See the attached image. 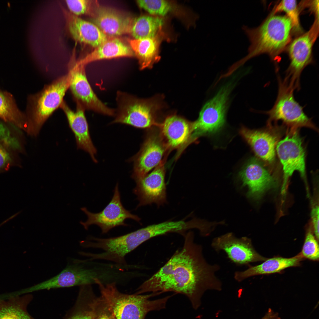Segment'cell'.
<instances>
[{
	"mask_svg": "<svg viewBox=\"0 0 319 319\" xmlns=\"http://www.w3.org/2000/svg\"><path fill=\"white\" fill-rule=\"evenodd\" d=\"M184 237L182 248L142 284L135 294L173 292L187 296L196 309L206 291L222 290V281L216 275L220 270V265L208 262L203 255L202 246L194 241L193 232L190 231Z\"/></svg>",
	"mask_w": 319,
	"mask_h": 319,
	"instance_id": "6da1fadb",
	"label": "cell"
},
{
	"mask_svg": "<svg viewBox=\"0 0 319 319\" xmlns=\"http://www.w3.org/2000/svg\"><path fill=\"white\" fill-rule=\"evenodd\" d=\"M242 29L250 42L247 55L236 63L239 67L249 59L266 54L274 59L288 47L291 39L292 25L286 15L271 14L258 26Z\"/></svg>",
	"mask_w": 319,
	"mask_h": 319,
	"instance_id": "7a4b0ae2",
	"label": "cell"
},
{
	"mask_svg": "<svg viewBox=\"0 0 319 319\" xmlns=\"http://www.w3.org/2000/svg\"><path fill=\"white\" fill-rule=\"evenodd\" d=\"M117 283L104 284L98 279L95 284L99 287L101 296L105 300L116 319H145L149 312L165 308L169 296L151 300L150 297L158 295L161 292L141 295L128 294L120 292L116 287Z\"/></svg>",
	"mask_w": 319,
	"mask_h": 319,
	"instance_id": "3957f363",
	"label": "cell"
},
{
	"mask_svg": "<svg viewBox=\"0 0 319 319\" xmlns=\"http://www.w3.org/2000/svg\"><path fill=\"white\" fill-rule=\"evenodd\" d=\"M92 261L89 258L71 260L58 274L27 289L25 292L92 284H95L96 279L104 283L108 282L112 272L108 264Z\"/></svg>",
	"mask_w": 319,
	"mask_h": 319,
	"instance_id": "277c9868",
	"label": "cell"
},
{
	"mask_svg": "<svg viewBox=\"0 0 319 319\" xmlns=\"http://www.w3.org/2000/svg\"><path fill=\"white\" fill-rule=\"evenodd\" d=\"M70 82L68 73L45 85L40 92L29 97L27 116L30 135L37 136L45 122L60 107Z\"/></svg>",
	"mask_w": 319,
	"mask_h": 319,
	"instance_id": "5b68a950",
	"label": "cell"
},
{
	"mask_svg": "<svg viewBox=\"0 0 319 319\" xmlns=\"http://www.w3.org/2000/svg\"><path fill=\"white\" fill-rule=\"evenodd\" d=\"M115 118L112 123L124 124L141 128L158 126L156 113L160 106L154 99L139 98L127 93L118 91Z\"/></svg>",
	"mask_w": 319,
	"mask_h": 319,
	"instance_id": "8992f818",
	"label": "cell"
},
{
	"mask_svg": "<svg viewBox=\"0 0 319 319\" xmlns=\"http://www.w3.org/2000/svg\"><path fill=\"white\" fill-rule=\"evenodd\" d=\"M278 79V90L276 101L270 110L264 112L268 116V124L273 121H281L291 129L306 127L317 130L302 107L295 99L294 89L279 76Z\"/></svg>",
	"mask_w": 319,
	"mask_h": 319,
	"instance_id": "52a82bcc",
	"label": "cell"
},
{
	"mask_svg": "<svg viewBox=\"0 0 319 319\" xmlns=\"http://www.w3.org/2000/svg\"><path fill=\"white\" fill-rule=\"evenodd\" d=\"M319 18H315L310 30L294 39L288 46L290 64L284 79L295 89L300 87V77L303 69L312 62V49L318 36Z\"/></svg>",
	"mask_w": 319,
	"mask_h": 319,
	"instance_id": "ba28073f",
	"label": "cell"
},
{
	"mask_svg": "<svg viewBox=\"0 0 319 319\" xmlns=\"http://www.w3.org/2000/svg\"><path fill=\"white\" fill-rule=\"evenodd\" d=\"M232 88L231 83L224 86L204 105L198 119L192 122L191 142H194L200 136L215 133L223 126Z\"/></svg>",
	"mask_w": 319,
	"mask_h": 319,
	"instance_id": "9c48e42d",
	"label": "cell"
},
{
	"mask_svg": "<svg viewBox=\"0 0 319 319\" xmlns=\"http://www.w3.org/2000/svg\"><path fill=\"white\" fill-rule=\"evenodd\" d=\"M85 66L77 59L74 50L68 64V73L70 80L69 88L77 104L81 105L85 110L115 115V110L103 103L92 89L86 77Z\"/></svg>",
	"mask_w": 319,
	"mask_h": 319,
	"instance_id": "30bf717a",
	"label": "cell"
},
{
	"mask_svg": "<svg viewBox=\"0 0 319 319\" xmlns=\"http://www.w3.org/2000/svg\"><path fill=\"white\" fill-rule=\"evenodd\" d=\"M285 137L276 146L277 155L282 166L283 181L281 193L285 192L289 178L295 171L305 181V154L302 140L297 129H291Z\"/></svg>",
	"mask_w": 319,
	"mask_h": 319,
	"instance_id": "8fae6325",
	"label": "cell"
},
{
	"mask_svg": "<svg viewBox=\"0 0 319 319\" xmlns=\"http://www.w3.org/2000/svg\"><path fill=\"white\" fill-rule=\"evenodd\" d=\"M87 216V219L80 223L86 230L91 225L95 224L101 229L102 234L108 232L112 228L119 226H127L125 223L127 219H131L140 223L141 219L138 216L131 214L123 206L121 198L118 184L114 189L113 197L109 203L101 211L96 213L89 211L85 207L81 208Z\"/></svg>",
	"mask_w": 319,
	"mask_h": 319,
	"instance_id": "7c38bea8",
	"label": "cell"
},
{
	"mask_svg": "<svg viewBox=\"0 0 319 319\" xmlns=\"http://www.w3.org/2000/svg\"><path fill=\"white\" fill-rule=\"evenodd\" d=\"M211 246L217 252L224 251L230 261L238 266H248L251 263L268 258L256 251L250 239L246 237L237 238L232 232L215 237Z\"/></svg>",
	"mask_w": 319,
	"mask_h": 319,
	"instance_id": "4fadbf2b",
	"label": "cell"
},
{
	"mask_svg": "<svg viewBox=\"0 0 319 319\" xmlns=\"http://www.w3.org/2000/svg\"><path fill=\"white\" fill-rule=\"evenodd\" d=\"M165 157L150 173L135 181L133 193L139 203L137 207L155 204L158 207L166 203V185L165 181Z\"/></svg>",
	"mask_w": 319,
	"mask_h": 319,
	"instance_id": "5bb4252c",
	"label": "cell"
},
{
	"mask_svg": "<svg viewBox=\"0 0 319 319\" xmlns=\"http://www.w3.org/2000/svg\"><path fill=\"white\" fill-rule=\"evenodd\" d=\"M168 150L159 132L148 133L140 150L132 159V178L136 181L148 174L159 164Z\"/></svg>",
	"mask_w": 319,
	"mask_h": 319,
	"instance_id": "9a60e30c",
	"label": "cell"
},
{
	"mask_svg": "<svg viewBox=\"0 0 319 319\" xmlns=\"http://www.w3.org/2000/svg\"><path fill=\"white\" fill-rule=\"evenodd\" d=\"M242 187H247L246 197L257 201L265 193L276 185V180L263 164L257 159L249 160L239 173Z\"/></svg>",
	"mask_w": 319,
	"mask_h": 319,
	"instance_id": "2e32d148",
	"label": "cell"
},
{
	"mask_svg": "<svg viewBox=\"0 0 319 319\" xmlns=\"http://www.w3.org/2000/svg\"><path fill=\"white\" fill-rule=\"evenodd\" d=\"M89 15L92 23L107 36L131 33L134 20L129 16L112 8L97 5Z\"/></svg>",
	"mask_w": 319,
	"mask_h": 319,
	"instance_id": "e0dca14e",
	"label": "cell"
},
{
	"mask_svg": "<svg viewBox=\"0 0 319 319\" xmlns=\"http://www.w3.org/2000/svg\"><path fill=\"white\" fill-rule=\"evenodd\" d=\"M60 107L65 114L69 126L74 135L77 149L88 153L92 160L97 163V150L90 136L84 114L85 110L80 105L77 104L76 110L73 111L64 100Z\"/></svg>",
	"mask_w": 319,
	"mask_h": 319,
	"instance_id": "ac0fdd59",
	"label": "cell"
},
{
	"mask_svg": "<svg viewBox=\"0 0 319 319\" xmlns=\"http://www.w3.org/2000/svg\"><path fill=\"white\" fill-rule=\"evenodd\" d=\"M67 28L76 41L98 47L110 37L104 33L95 25L76 16L64 8L62 9Z\"/></svg>",
	"mask_w": 319,
	"mask_h": 319,
	"instance_id": "d6986e66",
	"label": "cell"
},
{
	"mask_svg": "<svg viewBox=\"0 0 319 319\" xmlns=\"http://www.w3.org/2000/svg\"><path fill=\"white\" fill-rule=\"evenodd\" d=\"M192 122L174 115L159 123L160 133L168 150L185 147L190 137Z\"/></svg>",
	"mask_w": 319,
	"mask_h": 319,
	"instance_id": "ffe728a7",
	"label": "cell"
},
{
	"mask_svg": "<svg viewBox=\"0 0 319 319\" xmlns=\"http://www.w3.org/2000/svg\"><path fill=\"white\" fill-rule=\"evenodd\" d=\"M301 253L290 258L276 257L267 258L260 264L248 266V268L242 271L235 272L234 277L237 282H240L252 276L279 273L287 268L300 266L304 259Z\"/></svg>",
	"mask_w": 319,
	"mask_h": 319,
	"instance_id": "44dd1931",
	"label": "cell"
},
{
	"mask_svg": "<svg viewBox=\"0 0 319 319\" xmlns=\"http://www.w3.org/2000/svg\"><path fill=\"white\" fill-rule=\"evenodd\" d=\"M240 133L259 158L269 164L274 161L276 139L274 135L266 131L251 130L244 126L241 128Z\"/></svg>",
	"mask_w": 319,
	"mask_h": 319,
	"instance_id": "7402d4cb",
	"label": "cell"
},
{
	"mask_svg": "<svg viewBox=\"0 0 319 319\" xmlns=\"http://www.w3.org/2000/svg\"><path fill=\"white\" fill-rule=\"evenodd\" d=\"M165 35L162 29L152 37L128 40L131 48L138 59L140 69L151 68L160 59V46Z\"/></svg>",
	"mask_w": 319,
	"mask_h": 319,
	"instance_id": "603a6c76",
	"label": "cell"
},
{
	"mask_svg": "<svg viewBox=\"0 0 319 319\" xmlns=\"http://www.w3.org/2000/svg\"><path fill=\"white\" fill-rule=\"evenodd\" d=\"M134 54L130 46L119 39L109 37L105 42L95 48L92 52L82 59L79 62L85 65L101 59L121 57H132Z\"/></svg>",
	"mask_w": 319,
	"mask_h": 319,
	"instance_id": "cb8c5ba5",
	"label": "cell"
},
{
	"mask_svg": "<svg viewBox=\"0 0 319 319\" xmlns=\"http://www.w3.org/2000/svg\"><path fill=\"white\" fill-rule=\"evenodd\" d=\"M0 118L28 134L30 126L27 116L18 108L12 95L0 90Z\"/></svg>",
	"mask_w": 319,
	"mask_h": 319,
	"instance_id": "d4e9b609",
	"label": "cell"
},
{
	"mask_svg": "<svg viewBox=\"0 0 319 319\" xmlns=\"http://www.w3.org/2000/svg\"><path fill=\"white\" fill-rule=\"evenodd\" d=\"M33 299L30 294L0 298V319H35L28 313V305Z\"/></svg>",
	"mask_w": 319,
	"mask_h": 319,
	"instance_id": "484cf974",
	"label": "cell"
},
{
	"mask_svg": "<svg viewBox=\"0 0 319 319\" xmlns=\"http://www.w3.org/2000/svg\"><path fill=\"white\" fill-rule=\"evenodd\" d=\"M79 287L74 304L63 319H95L92 305L95 294L92 284L84 285Z\"/></svg>",
	"mask_w": 319,
	"mask_h": 319,
	"instance_id": "4316f807",
	"label": "cell"
},
{
	"mask_svg": "<svg viewBox=\"0 0 319 319\" xmlns=\"http://www.w3.org/2000/svg\"><path fill=\"white\" fill-rule=\"evenodd\" d=\"M164 21L158 16L142 15L134 19L131 34L135 39L153 37L162 29Z\"/></svg>",
	"mask_w": 319,
	"mask_h": 319,
	"instance_id": "83f0119b",
	"label": "cell"
},
{
	"mask_svg": "<svg viewBox=\"0 0 319 319\" xmlns=\"http://www.w3.org/2000/svg\"><path fill=\"white\" fill-rule=\"evenodd\" d=\"M139 6L153 15L164 16L176 11L177 5L167 0H137Z\"/></svg>",
	"mask_w": 319,
	"mask_h": 319,
	"instance_id": "f1b7e54d",
	"label": "cell"
},
{
	"mask_svg": "<svg viewBox=\"0 0 319 319\" xmlns=\"http://www.w3.org/2000/svg\"><path fill=\"white\" fill-rule=\"evenodd\" d=\"M283 11L291 21L292 32L295 34L301 35L302 32L299 19V9L296 0H282L279 3L271 13L275 14L277 12Z\"/></svg>",
	"mask_w": 319,
	"mask_h": 319,
	"instance_id": "f546056e",
	"label": "cell"
},
{
	"mask_svg": "<svg viewBox=\"0 0 319 319\" xmlns=\"http://www.w3.org/2000/svg\"><path fill=\"white\" fill-rule=\"evenodd\" d=\"M318 241L310 230L307 232L300 252L304 258L317 261H319Z\"/></svg>",
	"mask_w": 319,
	"mask_h": 319,
	"instance_id": "4dcf8cb0",
	"label": "cell"
},
{
	"mask_svg": "<svg viewBox=\"0 0 319 319\" xmlns=\"http://www.w3.org/2000/svg\"><path fill=\"white\" fill-rule=\"evenodd\" d=\"M0 141L10 150L22 152V146L9 128L0 121Z\"/></svg>",
	"mask_w": 319,
	"mask_h": 319,
	"instance_id": "1f68e13d",
	"label": "cell"
},
{
	"mask_svg": "<svg viewBox=\"0 0 319 319\" xmlns=\"http://www.w3.org/2000/svg\"><path fill=\"white\" fill-rule=\"evenodd\" d=\"M92 305L95 319H116L107 304L101 296L96 297L94 295Z\"/></svg>",
	"mask_w": 319,
	"mask_h": 319,
	"instance_id": "d6a6232c",
	"label": "cell"
},
{
	"mask_svg": "<svg viewBox=\"0 0 319 319\" xmlns=\"http://www.w3.org/2000/svg\"><path fill=\"white\" fill-rule=\"evenodd\" d=\"M65 1L69 11L78 16L84 14L89 15L93 7L92 1L90 0H67Z\"/></svg>",
	"mask_w": 319,
	"mask_h": 319,
	"instance_id": "836d02e7",
	"label": "cell"
},
{
	"mask_svg": "<svg viewBox=\"0 0 319 319\" xmlns=\"http://www.w3.org/2000/svg\"><path fill=\"white\" fill-rule=\"evenodd\" d=\"M10 150L0 141V173L7 171L14 164V157Z\"/></svg>",
	"mask_w": 319,
	"mask_h": 319,
	"instance_id": "e575fe53",
	"label": "cell"
},
{
	"mask_svg": "<svg viewBox=\"0 0 319 319\" xmlns=\"http://www.w3.org/2000/svg\"><path fill=\"white\" fill-rule=\"evenodd\" d=\"M319 207L316 206L312 209L311 215L312 219L314 233L316 239L319 241Z\"/></svg>",
	"mask_w": 319,
	"mask_h": 319,
	"instance_id": "d590c367",
	"label": "cell"
},
{
	"mask_svg": "<svg viewBox=\"0 0 319 319\" xmlns=\"http://www.w3.org/2000/svg\"><path fill=\"white\" fill-rule=\"evenodd\" d=\"M261 319H280V318L276 313H275L271 309H269L265 315Z\"/></svg>",
	"mask_w": 319,
	"mask_h": 319,
	"instance_id": "8d00e7d4",
	"label": "cell"
}]
</instances>
